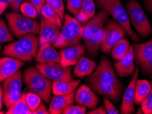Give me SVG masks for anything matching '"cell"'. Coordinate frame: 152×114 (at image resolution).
<instances>
[{"label":"cell","mask_w":152,"mask_h":114,"mask_svg":"<svg viewBox=\"0 0 152 114\" xmlns=\"http://www.w3.org/2000/svg\"><path fill=\"white\" fill-rule=\"evenodd\" d=\"M151 85L147 80H137L135 87L134 104L141 105L145 98L150 92Z\"/></svg>","instance_id":"cell-25"},{"label":"cell","mask_w":152,"mask_h":114,"mask_svg":"<svg viewBox=\"0 0 152 114\" xmlns=\"http://www.w3.org/2000/svg\"><path fill=\"white\" fill-rule=\"evenodd\" d=\"M139 69L136 68L134 75L127 86L124 94L123 96L120 113L123 114H131L135 112L134 99H135V87L138 80Z\"/></svg>","instance_id":"cell-13"},{"label":"cell","mask_w":152,"mask_h":114,"mask_svg":"<svg viewBox=\"0 0 152 114\" xmlns=\"http://www.w3.org/2000/svg\"><path fill=\"white\" fill-rule=\"evenodd\" d=\"M7 114H32V111L27 104L26 100V92L22 94L21 97L17 102L8 109Z\"/></svg>","instance_id":"cell-28"},{"label":"cell","mask_w":152,"mask_h":114,"mask_svg":"<svg viewBox=\"0 0 152 114\" xmlns=\"http://www.w3.org/2000/svg\"><path fill=\"white\" fill-rule=\"evenodd\" d=\"M91 77L97 79L115 87L118 91L123 92L124 86L116 75L111 62L106 56L102 57L98 66L91 75Z\"/></svg>","instance_id":"cell-10"},{"label":"cell","mask_w":152,"mask_h":114,"mask_svg":"<svg viewBox=\"0 0 152 114\" xmlns=\"http://www.w3.org/2000/svg\"><path fill=\"white\" fill-rule=\"evenodd\" d=\"M134 56L133 45L130 46L127 55L121 60L117 61L113 64L117 75L120 77H126L133 75L135 71Z\"/></svg>","instance_id":"cell-17"},{"label":"cell","mask_w":152,"mask_h":114,"mask_svg":"<svg viewBox=\"0 0 152 114\" xmlns=\"http://www.w3.org/2000/svg\"><path fill=\"white\" fill-rule=\"evenodd\" d=\"M85 51V45L82 43L64 48L59 52L60 64L65 67L75 65L80 58L84 54Z\"/></svg>","instance_id":"cell-15"},{"label":"cell","mask_w":152,"mask_h":114,"mask_svg":"<svg viewBox=\"0 0 152 114\" xmlns=\"http://www.w3.org/2000/svg\"><path fill=\"white\" fill-rule=\"evenodd\" d=\"M129 48H130V44L129 41L124 38L118 41L112 49L110 52L111 56L114 60L118 61L126 56L128 53Z\"/></svg>","instance_id":"cell-26"},{"label":"cell","mask_w":152,"mask_h":114,"mask_svg":"<svg viewBox=\"0 0 152 114\" xmlns=\"http://www.w3.org/2000/svg\"><path fill=\"white\" fill-rule=\"evenodd\" d=\"M35 60L39 64L60 63V55L51 44L46 43L40 46L35 56Z\"/></svg>","instance_id":"cell-19"},{"label":"cell","mask_w":152,"mask_h":114,"mask_svg":"<svg viewBox=\"0 0 152 114\" xmlns=\"http://www.w3.org/2000/svg\"><path fill=\"white\" fill-rule=\"evenodd\" d=\"M60 32L58 27L42 17L40 22L39 44H53L58 38Z\"/></svg>","instance_id":"cell-16"},{"label":"cell","mask_w":152,"mask_h":114,"mask_svg":"<svg viewBox=\"0 0 152 114\" xmlns=\"http://www.w3.org/2000/svg\"><path fill=\"white\" fill-rule=\"evenodd\" d=\"M142 72L146 75H152V57L139 64Z\"/></svg>","instance_id":"cell-37"},{"label":"cell","mask_w":152,"mask_h":114,"mask_svg":"<svg viewBox=\"0 0 152 114\" xmlns=\"http://www.w3.org/2000/svg\"><path fill=\"white\" fill-rule=\"evenodd\" d=\"M4 105V99H3V88L2 86H0V111L3 108Z\"/></svg>","instance_id":"cell-44"},{"label":"cell","mask_w":152,"mask_h":114,"mask_svg":"<svg viewBox=\"0 0 152 114\" xmlns=\"http://www.w3.org/2000/svg\"><path fill=\"white\" fill-rule=\"evenodd\" d=\"M145 8L152 14V0H142Z\"/></svg>","instance_id":"cell-42"},{"label":"cell","mask_w":152,"mask_h":114,"mask_svg":"<svg viewBox=\"0 0 152 114\" xmlns=\"http://www.w3.org/2000/svg\"><path fill=\"white\" fill-rule=\"evenodd\" d=\"M96 67H97V62L90 58L82 55L75 64L73 73L75 77L84 78L92 75Z\"/></svg>","instance_id":"cell-21"},{"label":"cell","mask_w":152,"mask_h":114,"mask_svg":"<svg viewBox=\"0 0 152 114\" xmlns=\"http://www.w3.org/2000/svg\"><path fill=\"white\" fill-rule=\"evenodd\" d=\"M6 18L8 28L16 38L19 39L29 33H39L40 23L35 19L27 17L16 12H7Z\"/></svg>","instance_id":"cell-6"},{"label":"cell","mask_w":152,"mask_h":114,"mask_svg":"<svg viewBox=\"0 0 152 114\" xmlns=\"http://www.w3.org/2000/svg\"><path fill=\"white\" fill-rule=\"evenodd\" d=\"M95 4L98 8L107 11L114 19L121 25L134 42L136 43L141 42V39L132 28L128 14L123 6L121 0H95Z\"/></svg>","instance_id":"cell-5"},{"label":"cell","mask_w":152,"mask_h":114,"mask_svg":"<svg viewBox=\"0 0 152 114\" xmlns=\"http://www.w3.org/2000/svg\"><path fill=\"white\" fill-rule=\"evenodd\" d=\"M127 35L128 34L124 27L116 20L108 19L104 28L102 42L100 48L102 52L109 55L115 44Z\"/></svg>","instance_id":"cell-9"},{"label":"cell","mask_w":152,"mask_h":114,"mask_svg":"<svg viewBox=\"0 0 152 114\" xmlns=\"http://www.w3.org/2000/svg\"><path fill=\"white\" fill-rule=\"evenodd\" d=\"M88 114H106V111L104 106H100L99 107H96L92 111H88Z\"/></svg>","instance_id":"cell-41"},{"label":"cell","mask_w":152,"mask_h":114,"mask_svg":"<svg viewBox=\"0 0 152 114\" xmlns=\"http://www.w3.org/2000/svg\"><path fill=\"white\" fill-rule=\"evenodd\" d=\"M23 77L19 70L2 82L4 105L8 109L20 99L22 95Z\"/></svg>","instance_id":"cell-8"},{"label":"cell","mask_w":152,"mask_h":114,"mask_svg":"<svg viewBox=\"0 0 152 114\" xmlns=\"http://www.w3.org/2000/svg\"><path fill=\"white\" fill-rule=\"evenodd\" d=\"M141 109L145 114H152V86L150 92L141 103Z\"/></svg>","instance_id":"cell-35"},{"label":"cell","mask_w":152,"mask_h":114,"mask_svg":"<svg viewBox=\"0 0 152 114\" xmlns=\"http://www.w3.org/2000/svg\"><path fill=\"white\" fill-rule=\"evenodd\" d=\"M82 5V0H66V9L74 16L79 14Z\"/></svg>","instance_id":"cell-33"},{"label":"cell","mask_w":152,"mask_h":114,"mask_svg":"<svg viewBox=\"0 0 152 114\" xmlns=\"http://www.w3.org/2000/svg\"><path fill=\"white\" fill-rule=\"evenodd\" d=\"M75 91L68 94L55 95L50 102L49 112L51 114H61L66 107L74 103Z\"/></svg>","instance_id":"cell-20"},{"label":"cell","mask_w":152,"mask_h":114,"mask_svg":"<svg viewBox=\"0 0 152 114\" xmlns=\"http://www.w3.org/2000/svg\"><path fill=\"white\" fill-rule=\"evenodd\" d=\"M87 82L89 87L98 94L103 96L115 102H118L122 97V92L118 91L115 87L106 83L103 82L100 80L95 79L92 77H89L87 79Z\"/></svg>","instance_id":"cell-12"},{"label":"cell","mask_w":152,"mask_h":114,"mask_svg":"<svg viewBox=\"0 0 152 114\" xmlns=\"http://www.w3.org/2000/svg\"><path fill=\"white\" fill-rule=\"evenodd\" d=\"M8 3L3 1H0V15L5 11L8 7Z\"/></svg>","instance_id":"cell-43"},{"label":"cell","mask_w":152,"mask_h":114,"mask_svg":"<svg viewBox=\"0 0 152 114\" xmlns=\"http://www.w3.org/2000/svg\"><path fill=\"white\" fill-rule=\"evenodd\" d=\"M136 113H143V111H142V109L141 108H139L138 109V110L136 111Z\"/></svg>","instance_id":"cell-45"},{"label":"cell","mask_w":152,"mask_h":114,"mask_svg":"<svg viewBox=\"0 0 152 114\" xmlns=\"http://www.w3.org/2000/svg\"><path fill=\"white\" fill-rule=\"evenodd\" d=\"M14 41V36L11 33L8 25L3 19L0 18V44Z\"/></svg>","instance_id":"cell-29"},{"label":"cell","mask_w":152,"mask_h":114,"mask_svg":"<svg viewBox=\"0 0 152 114\" xmlns=\"http://www.w3.org/2000/svg\"><path fill=\"white\" fill-rule=\"evenodd\" d=\"M109 16L110 15L107 11L101 10L82 25V39L84 42L86 53L89 57L95 58L99 53L102 42L104 25Z\"/></svg>","instance_id":"cell-1"},{"label":"cell","mask_w":152,"mask_h":114,"mask_svg":"<svg viewBox=\"0 0 152 114\" xmlns=\"http://www.w3.org/2000/svg\"><path fill=\"white\" fill-rule=\"evenodd\" d=\"M86 109L83 105L77 104V105H73V104L66 107L62 111V114H85L86 113Z\"/></svg>","instance_id":"cell-34"},{"label":"cell","mask_w":152,"mask_h":114,"mask_svg":"<svg viewBox=\"0 0 152 114\" xmlns=\"http://www.w3.org/2000/svg\"><path fill=\"white\" fill-rule=\"evenodd\" d=\"M26 100L32 112L35 111L42 102L41 98L34 92H26Z\"/></svg>","instance_id":"cell-31"},{"label":"cell","mask_w":152,"mask_h":114,"mask_svg":"<svg viewBox=\"0 0 152 114\" xmlns=\"http://www.w3.org/2000/svg\"><path fill=\"white\" fill-rule=\"evenodd\" d=\"M49 110L46 108L45 105L43 102H41L38 108L32 112V114H49Z\"/></svg>","instance_id":"cell-40"},{"label":"cell","mask_w":152,"mask_h":114,"mask_svg":"<svg viewBox=\"0 0 152 114\" xmlns=\"http://www.w3.org/2000/svg\"><path fill=\"white\" fill-rule=\"evenodd\" d=\"M25 0H8L9 5H10L11 9L15 12H18L20 9V6L24 2Z\"/></svg>","instance_id":"cell-38"},{"label":"cell","mask_w":152,"mask_h":114,"mask_svg":"<svg viewBox=\"0 0 152 114\" xmlns=\"http://www.w3.org/2000/svg\"><path fill=\"white\" fill-rule=\"evenodd\" d=\"M27 1L32 4L36 8V9H37L39 13L41 12L42 7L44 6V4L46 3L45 0H27Z\"/></svg>","instance_id":"cell-39"},{"label":"cell","mask_w":152,"mask_h":114,"mask_svg":"<svg viewBox=\"0 0 152 114\" xmlns=\"http://www.w3.org/2000/svg\"><path fill=\"white\" fill-rule=\"evenodd\" d=\"M129 21L142 37H148L152 33V28L148 18L137 0H129L126 5Z\"/></svg>","instance_id":"cell-7"},{"label":"cell","mask_w":152,"mask_h":114,"mask_svg":"<svg viewBox=\"0 0 152 114\" xmlns=\"http://www.w3.org/2000/svg\"><path fill=\"white\" fill-rule=\"evenodd\" d=\"M39 39L37 34L29 33L4 46L1 51L3 56H9L23 62H30L35 58L39 50Z\"/></svg>","instance_id":"cell-2"},{"label":"cell","mask_w":152,"mask_h":114,"mask_svg":"<svg viewBox=\"0 0 152 114\" xmlns=\"http://www.w3.org/2000/svg\"><path fill=\"white\" fill-rule=\"evenodd\" d=\"M22 77L29 90L39 95L45 103L50 102L52 81L45 77L36 66H29L26 68Z\"/></svg>","instance_id":"cell-3"},{"label":"cell","mask_w":152,"mask_h":114,"mask_svg":"<svg viewBox=\"0 0 152 114\" xmlns=\"http://www.w3.org/2000/svg\"><path fill=\"white\" fill-rule=\"evenodd\" d=\"M95 6L94 0H82L81 10L76 16V19L80 23H86L95 15Z\"/></svg>","instance_id":"cell-24"},{"label":"cell","mask_w":152,"mask_h":114,"mask_svg":"<svg viewBox=\"0 0 152 114\" xmlns=\"http://www.w3.org/2000/svg\"><path fill=\"white\" fill-rule=\"evenodd\" d=\"M83 34V26L77 19L64 14L63 25L60 35L52 45L55 48L64 49L80 43Z\"/></svg>","instance_id":"cell-4"},{"label":"cell","mask_w":152,"mask_h":114,"mask_svg":"<svg viewBox=\"0 0 152 114\" xmlns=\"http://www.w3.org/2000/svg\"><path fill=\"white\" fill-rule=\"evenodd\" d=\"M20 12L24 16L32 19H35L37 17V15L39 14L38 11L34 6L32 4H30L28 1H24L20 6Z\"/></svg>","instance_id":"cell-30"},{"label":"cell","mask_w":152,"mask_h":114,"mask_svg":"<svg viewBox=\"0 0 152 114\" xmlns=\"http://www.w3.org/2000/svg\"><path fill=\"white\" fill-rule=\"evenodd\" d=\"M38 68L45 77L52 81H73L71 66H63L60 63H47L36 64Z\"/></svg>","instance_id":"cell-11"},{"label":"cell","mask_w":152,"mask_h":114,"mask_svg":"<svg viewBox=\"0 0 152 114\" xmlns=\"http://www.w3.org/2000/svg\"><path fill=\"white\" fill-rule=\"evenodd\" d=\"M151 86H152V82H151Z\"/></svg>","instance_id":"cell-47"},{"label":"cell","mask_w":152,"mask_h":114,"mask_svg":"<svg viewBox=\"0 0 152 114\" xmlns=\"http://www.w3.org/2000/svg\"><path fill=\"white\" fill-rule=\"evenodd\" d=\"M40 13L44 19L57 25L60 29L62 28V25H63V21L56 11L52 7H51L50 5H48V4L45 3L44 4Z\"/></svg>","instance_id":"cell-27"},{"label":"cell","mask_w":152,"mask_h":114,"mask_svg":"<svg viewBox=\"0 0 152 114\" xmlns=\"http://www.w3.org/2000/svg\"><path fill=\"white\" fill-rule=\"evenodd\" d=\"M104 107L106 109V113L108 114H119L120 111L116 108L115 106L113 104V102L110 101V99L108 98L105 97L104 98Z\"/></svg>","instance_id":"cell-36"},{"label":"cell","mask_w":152,"mask_h":114,"mask_svg":"<svg viewBox=\"0 0 152 114\" xmlns=\"http://www.w3.org/2000/svg\"><path fill=\"white\" fill-rule=\"evenodd\" d=\"M46 3L52 7L58 12L59 16L61 18L62 21L64 20V4L63 0H45Z\"/></svg>","instance_id":"cell-32"},{"label":"cell","mask_w":152,"mask_h":114,"mask_svg":"<svg viewBox=\"0 0 152 114\" xmlns=\"http://www.w3.org/2000/svg\"><path fill=\"white\" fill-rule=\"evenodd\" d=\"M80 80H73L71 81H53L52 93L55 95L68 94L75 91L79 87Z\"/></svg>","instance_id":"cell-23"},{"label":"cell","mask_w":152,"mask_h":114,"mask_svg":"<svg viewBox=\"0 0 152 114\" xmlns=\"http://www.w3.org/2000/svg\"><path fill=\"white\" fill-rule=\"evenodd\" d=\"M2 47H3V46H2L1 44H0V53L1 52V49H2Z\"/></svg>","instance_id":"cell-46"},{"label":"cell","mask_w":152,"mask_h":114,"mask_svg":"<svg viewBox=\"0 0 152 114\" xmlns=\"http://www.w3.org/2000/svg\"><path fill=\"white\" fill-rule=\"evenodd\" d=\"M24 65V62L16 58L4 56L0 58V84Z\"/></svg>","instance_id":"cell-18"},{"label":"cell","mask_w":152,"mask_h":114,"mask_svg":"<svg viewBox=\"0 0 152 114\" xmlns=\"http://www.w3.org/2000/svg\"><path fill=\"white\" fill-rule=\"evenodd\" d=\"M74 101L76 104L94 109L99 103V98L92 89L86 85H82L75 92Z\"/></svg>","instance_id":"cell-14"},{"label":"cell","mask_w":152,"mask_h":114,"mask_svg":"<svg viewBox=\"0 0 152 114\" xmlns=\"http://www.w3.org/2000/svg\"><path fill=\"white\" fill-rule=\"evenodd\" d=\"M133 49L134 62L139 65L140 63L152 57V39L141 44L135 42Z\"/></svg>","instance_id":"cell-22"}]
</instances>
